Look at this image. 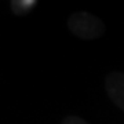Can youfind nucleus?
Returning <instances> with one entry per match:
<instances>
[{
  "instance_id": "nucleus-4",
  "label": "nucleus",
  "mask_w": 124,
  "mask_h": 124,
  "mask_svg": "<svg viewBox=\"0 0 124 124\" xmlns=\"http://www.w3.org/2000/svg\"><path fill=\"white\" fill-rule=\"evenodd\" d=\"M61 124H88V123L85 120L77 117V116H68V117H65L62 120Z\"/></svg>"
},
{
  "instance_id": "nucleus-3",
  "label": "nucleus",
  "mask_w": 124,
  "mask_h": 124,
  "mask_svg": "<svg viewBox=\"0 0 124 124\" xmlns=\"http://www.w3.org/2000/svg\"><path fill=\"white\" fill-rule=\"evenodd\" d=\"M37 0H11V8L14 14L17 15H23L28 11H31L36 6Z\"/></svg>"
},
{
  "instance_id": "nucleus-1",
  "label": "nucleus",
  "mask_w": 124,
  "mask_h": 124,
  "mask_svg": "<svg viewBox=\"0 0 124 124\" xmlns=\"http://www.w3.org/2000/svg\"><path fill=\"white\" fill-rule=\"evenodd\" d=\"M68 29L79 39L83 40H95L99 39L106 26L101 18L91 13H73L68 18Z\"/></svg>"
},
{
  "instance_id": "nucleus-2",
  "label": "nucleus",
  "mask_w": 124,
  "mask_h": 124,
  "mask_svg": "<svg viewBox=\"0 0 124 124\" xmlns=\"http://www.w3.org/2000/svg\"><path fill=\"white\" fill-rule=\"evenodd\" d=\"M105 88L112 102L124 112V73H109L105 79Z\"/></svg>"
}]
</instances>
